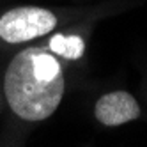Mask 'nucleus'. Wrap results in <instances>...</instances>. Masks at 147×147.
<instances>
[{
  "mask_svg": "<svg viewBox=\"0 0 147 147\" xmlns=\"http://www.w3.org/2000/svg\"><path fill=\"white\" fill-rule=\"evenodd\" d=\"M96 119L105 126H121L140 117V107L129 92L115 90L101 96L94 108Z\"/></svg>",
  "mask_w": 147,
  "mask_h": 147,
  "instance_id": "7ed1b4c3",
  "label": "nucleus"
},
{
  "mask_svg": "<svg viewBox=\"0 0 147 147\" xmlns=\"http://www.w3.org/2000/svg\"><path fill=\"white\" fill-rule=\"evenodd\" d=\"M55 27L57 16L45 7H14L0 16V39L9 45H20L43 37Z\"/></svg>",
  "mask_w": 147,
  "mask_h": 147,
  "instance_id": "f03ea898",
  "label": "nucleus"
},
{
  "mask_svg": "<svg viewBox=\"0 0 147 147\" xmlns=\"http://www.w3.org/2000/svg\"><path fill=\"white\" fill-rule=\"evenodd\" d=\"M48 50L53 55L64 57L67 60H78L85 53V43L80 36H62L55 34L48 43Z\"/></svg>",
  "mask_w": 147,
  "mask_h": 147,
  "instance_id": "20e7f679",
  "label": "nucleus"
},
{
  "mask_svg": "<svg viewBox=\"0 0 147 147\" xmlns=\"http://www.w3.org/2000/svg\"><path fill=\"white\" fill-rule=\"evenodd\" d=\"M64 73L48 48L30 46L16 53L5 69L4 94L16 117L39 122L59 108L64 96Z\"/></svg>",
  "mask_w": 147,
  "mask_h": 147,
  "instance_id": "f257e3e1",
  "label": "nucleus"
}]
</instances>
